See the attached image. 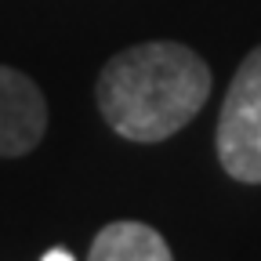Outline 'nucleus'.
<instances>
[{
  "label": "nucleus",
  "instance_id": "20e7f679",
  "mask_svg": "<svg viewBox=\"0 0 261 261\" xmlns=\"http://www.w3.org/2000/svg\"><path fill=\"white\" fill-rule=\"evenodd\" d=\"M87 261H174L171 247L145 221H113L94 236Z\"/></svg>",
  "mask_w": 261,
  "mask_h": 261
},
{
  "label": "nucleus",
  "instance_id": "7ed1b4c3",
  "mask_svg": "<svg viewBox=\"0 0 261 261\" xmlns=\"http://www.w3.org/2000/svg\"><path fill=\"white\" fill-rule=\"evenodd\" d=\"M47 130L44 91L25 73L0 65V156H25L40 145Z\"/></svg>",
  "mask_w": 261,
  "mask_h": 261
},
{
  "label": "nucleus",
  "instance_id": "f03ea898",
  "mask_svg": "<svg viewBox=\"0 0 261 261\" xmlns=\"http://www.w3.org/2000/svg\"><path fill=\"white\" fill-rule=\"evenodd\" d=\"M218 163L228 178L261 185V44L240 62L218 113Z\"/></svg>",
  "mask_w": 261,
  "mask_h": 261
},
{
  "label": "nucleus",
  "instance_id": "f257e3e1",
  "mask_svg": "<svg viewBox=\"0 0 261 261\" xmlns=\"http://www.w3.org/2000/svg\"><path fill=\"white\" fill-rule=\"evenodd\" d=\"M207 98L211 65L178 40H145L113 55L94 84L98 113L127 142L178 135Z\"/></svg>",
  "mask_w": 261,
  "mask_h": 261
},
{
  "label": "nucleus",
  "instance_id": "39448f33",
  "mask_svg": "<svg viewBox=\"0 0 261 261\" xmlns=\"http://www.w3.org/2000/svg\"><path fill=\"white\" fill-rule=\"evenodd\" d=\"M40 261H76V257H73L69 250H62V247H55V250H47V254H44Z\"/></svg>",
  "mask_w": 261,
  "mask_h": 261
}]
</instances>
